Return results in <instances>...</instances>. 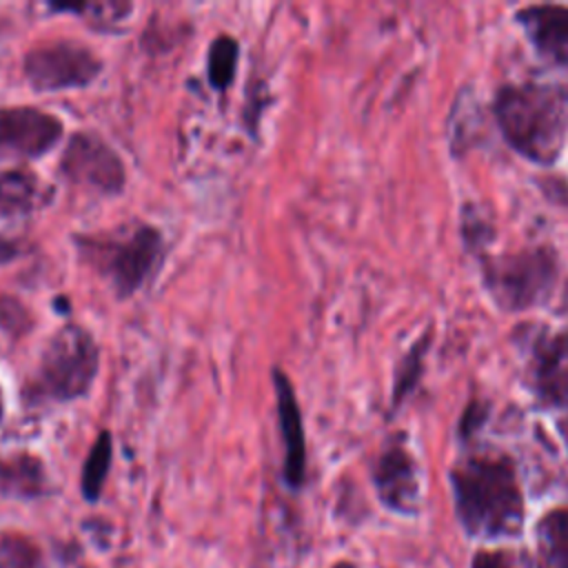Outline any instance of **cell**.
Returning a JSON list of instances; mask_svg holds the SVG:
<instances>
[{
  "label": "cell",
  "mask_w": 568,
  "mask_h": 568,
  "mask_svg": "<svg viewBox=\"0 0 568 568\" xmlns=\"http://www.w3.org/2000/svg\"><path fill=\"white\" fill-rule=\"evenodd\" d=\"M457 517L470 537L497 539L519 535L524 495L517 468L501 453H473L450 470Z\"/></svg>",
  "instance_id": "6da1fadb"
},
{
  "label": "cell",
  "mask_w": 568,
  "mask_h": 568,
  "mask_svg": "<svg viewBox=\"0 0 568 568\" xmlns=\"http://www.w3.org/2000/svg\"><path fill=\"white\" fill-rule=\"evenodd\" d=\"M504 140L535 164H555L568 138V89L544 82L506 84L493 104Z\"/></svg>",
  "instance_id": "7a4b0ae2"
},
{
  "label": "cell",
  "mask_w": 568,
  "mask_h": 568,
  "mask_svg": "<svg viewBox=\"0 0 568 568\" xmlns=\"http://www.w3.org/2000/svg\"><path fill=\"white\" fill-rule=\"evenodd\" d=\"M73 242L82 262L111 286L118 300H126L144 288L166 255L162 231L142 222H131L109 233L75 235Z\"/></svg>",
  "instance_id": "3957f363"
},
{
  "label": "cell",
  "mask_w": 568,
  "mask_h": 568,
  "mask_svg": "<svg viewBox=\"0 0 568 568\" xmlns=\"http://www.w3.org/2000/svg\"><path fill=\"white\" fill-rule=\"evenodd\" d=\"M100 371L95 337L80 324L60 326L42 348V355L24 384L29 406L69 404L87 397Z\"/></svg>",
  "instance_id": "277c9868"
},
{
  "label": "cell",
  "mask_w": 568,
  "mask_h": 568,
  "mask_svg": "<svg viewBox=\"0 0 568 568\" xmlns=\"http://www.w3.org/2000/svg\"><path fill=\"white\" fill-rule=\"evenodd\" d=\"M481 277L497 306L526 311L548 300L557 282V260L548 248L481 257Z\"/></svg>",
  "instance_id": "5b68a950"
},
{
  "label": "cell",
  "mask_w": 568,
  "mask_h": 568,
  "mask_svg": "<svg viewBox=\"0 0 568 568\" xmlns=\"http://www.w3.org/2000/svg\"><path fill=\"white\" fill-rule=\"evenodd\" d=\"M100 55L75 40H51L24 53L22 71L36 91L89 87L102 73Z\"/></svg>",
  "instance_id": "8992f818"
},
{
  "label": "cell",
  "mask_w": 568,
  "mask_h": 568,
  "mask_svg": "<svg viewBox=\"0 0 568 568\" xmlns=\"http://www.w3.org/2000/svg\"><path fill=\"white\" fill-rule=\"evenodd\" d=\"M60 173L71 184L102 195H118L126 184V169L118 151L89 131L69 138L60 155Z\"/></svg>",
  "instance_id": "52a82bcc"
},
{
  "label": "cell",
  "mask_w": 568,
  "mask_h": 568,
  "mask_svg": "<svg viewBox=\"0 0 568 568\" xmlns=\"http://www.w3.org/2000/svg\"><path fill=\"white\" fill-rule=\"evenodd\" d=\"M526 377L539 404L568 408V328H532L526 335Z\"/></svg>",
  "instance_id": "ba28073f"
},
{
  "label": "cell",
  "mask_w": 568,
  "mask_h": 568,
  "mask_svg": "<svg viewBox=\"0 0 568 568\" xmlns=\"http://www.w3.org/2000/svg\"><path fill=\"white\" fill-rule=\"evenodd\" d=\"M64 124L58 115L31 106H0V158L36 160L58 146Z\"/></svg>",
  "instance_id": "9c48e42d"
},
{
  "label": "cell",
  "mask_w": 568,
  "mask_h": 568,
  "mask_svg": "<svg viewBox=\"0 0 568 568\" xmlns=\"http://www.w3.org/2000/svg\"><path fill=\"white\" fill-rule=\"evenodd\" d=\"M373 484L382 504L399 515H415L419 508V475L410 450L390 442L375 462Z\"/></svg>",
  "instance_id": "30bf717a"
},
{
  "label": "cell",
  "mask_w": 568,
  "mask_h": 568,
  "mask_svg": "<svg viewBox=\"0 0 568 568\" xmlns=\"http://www.w3.org/2000/svg\"><path fill=\"white\" fill-rule=\"evenodd\" d=\"M273 390H275V410L280 435L284 444V481L291 488H300L306 477V439L304 422L295 388L282 368L271 371Z\"/></svg>",
  "instance_id": "8fae6325"
},
{
  "label": "cell",
  "mask_w": 568,
  "mask_h": 568,
  "mask_svg": "<svg viewBox=\"0 0 568 568\" xmlns=\"http://www.w3.org/2000/svg\"><path fill=\"white\" fill-rule=\"evenodd\" d=\"M515 20L541 58L568 71V7L530 4L519 9Z\"/></svg>",
  "instance_id": "7c38bea8"
},
{
  "label": "cell",
  "mask_w": 568,
  "mask_h": 568,
  "mask_svg": "<svg viewBox=\"0 0 568 568\" xmlns=\"http://www.w3.org/2000/svg\"><path fill=\"white\" fill-rule=\"evenodd\" d=\"M53 197V189L36 173L24 169L0 171V220L31 215L44 209Z\"/></svg>",
  "instance_id": "4fadbf2b"
},
{
  "label": "cell",
  "mask_w": 568,
  "mask_h": 568,
  "mask_svg": "<svg viewBox=\"0 0 568 568\" xmlns=\"http://www.w3.org/2000/svg\"><path fill=\"white\" fill-rule=\"evenodd\" d=\"M47 490V470L29 453L0 459V493L16 499H33Z\"/></svg>",
  "instance_id": "5bb4252c"
},
{
  "label": "cell",
  "mask_w": 568,
  "mask_h": 568,
  "mask_svg": "<svg viewBox=\"0 0 568 568\" xmlns=\"http://www.w3.org/2000/svg\"><path fill=\"white\" fill-rule=\"evenodd\" d=\"M539 568H568V506L548 510L537 524Z\"/></svg>",
  "instance_id": "9a60e30c"
},
{
  "label": "cell",
  "mask_w": 568,
  "mask_h": 568,
  "mask_svg": "<svg viewBox=\"0 0 568 568\" xmlns=\"http://www.w3.org/2000/svg\"><path fill=\"white\" fill-rule=\"evenodd\" d=\"M113 459V439L109 430H100L80 475V490L87 501H98L102 495V486L106 481V475L111 470Z\"/></svg>",
  "instance_id": "2e32d148"
},
{
  "label": "cell",
  "mask_w": 568,
  "mask_h": 568,
  "mask_svg": "<svg viewBox=\"0 0 568 568\" xmlns=\"http://www.w3.org/2000/svg\"><path fill=\"white\" fill-rule=\"evenodd\" d=\"M240 60V42L229 36L220 33L213 38L206 51V80L215 91H226L235 80Z\"/></svg>",
  "instance_id": "e0dca14e"
},
{
  "label": "cell",
  "mask_w": 568,
  "mask_h": 568,
  "mask_svg": "<svg viewBox=\"0 0 568 568\" xmlns=\"http://www.w3.org/2000/svg\"><path fill=\"white\" fill-rule=\"evenodd\" d=\"M51 11L60 13H75L82 20H87L95 29H115L120 22L129 18L133 11L131 2H51Z\"/></svg>",
  "instance_id": "ac0fdd59"
},
{
  "label": "cell",
  "mask_w": 568,
  "mask_h": 568,
  "mask_svg": "<svg viewBox=\"0 0 568 568\" xmlns=\"http://www.w3.org/2000/svg\"><path fill=\"white\" fill-rule=\"evenodd\" d=\"M426 348H428V337H422L419 342H415L410 346V351L406 353V357L397 366L395 384H393V408H397L402 404V399L410 393V388L417 384Z\"/></svg>",
  "instance_id": "d6986e66"
},
{
  "label": "cell",
  "mask_w": 568,
  "mask_h": 568,
  "mask_svg": "<svg viewBox=\"0 0 568 568\" xmlns=\"http://www.w3.org/2000/svg\"><path fill=\"white\" fill-rule=\"evenodd\" d=\"M470 568H517L510 555L501 550H479L473 557Z\"/></svg>",
  "instance_id": "ffe728a7"
},
{
  "label": "cell",
  "mask_w": 568,
  "mask_h": 568,
  "mask_svg": "<svg viewBox=\"0 0 568 568\" xmlns=\"http://www.w3.org/2000/svg\"><path fill=\"white\" fill-rule=\"evenodd\" d=\"M27 251H29V248H27V242H24L22 237L0 233V264L16 262V260L22 257Z\"/></svg>",
  "instance_id": "44dd1931"
},
{
  "label": "cell",
  "mask_w": 568,
  "mask_h": 568,
  "mask_svg": "<svg viewBox=\"0 0 568 568\" xmlns=\"http://www.w3.org/2000/svg\"><path fill=\"white\" fill-rule=\"evenodd\" d=\"M559 433H561V437L566 442V448H568V417L559 419Z\"/></svg>",
  "instance_id": "7402d4cb"
},
{
  "label": "cell",
  "mask_w": 568,
  "mask_h": 568,
  "mask_svg": "<svg viewBox=\"0 0 568 568\" xmlns=\"http://www.w3.org/2000/svg\"><path fill=\"white\" fill-rule=\"evenodd\" d=\"M4 417V390H2V384H0V422Z\"/></svg>",
  "instance_id": "603a6c76"
},
{
  "label": "cell",
  "mask_w": 568,
  "mask_h": 568,
  "mask_svg": "<svg viewBox=\"0 0 568 568\" xmlns=\"http://www.w3.org/2000/svg\"><path fill=\"white\" fill-rule=\"evenodd\" d=\"M335 568H353V566H348V564H337Z\"/></svg>",
  "instance_id": "cb8c5ba5"
}]
</instances>
